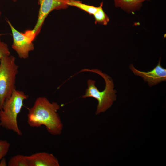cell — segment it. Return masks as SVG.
Listing matches in <instances>:
<instances>
[{"mask_svg":"<svg viewBox=\"0 0 166 166\" xmlns=\"http://www.w3.org/2000/svg\"><path fill=\"white\" fill-rule=\"evenodd\" d=\"M60 109V105L57 103L51 102L45 97H38L33 106L28 109V124L32 127L44 125L51 135H60L62 132L63 126L57 113Z\"/></svg>","mask_w":166,"mask_h":166,"instance_id":"obj_1","label":"cell"},{"mask_svg":"<svg viewBox=\"0 0 166 166\" xmlns=\"http://www.w3.org/2000/svg\"><path fill=\"white\" fill-rule=\"evenodd\" d=\"M4 34H0V38L1 36H2V35H3Z\"/></svg>","mask_w":166,"mask_h":166,"instance_id":"obj_16","label":"cell"},{"mask_svg":"<svg viewBox=\"0 0 166 166\" xmlns=\"http://www.w3.org/2000/svg\"><path fill=\"white\" fill-rule=\"evenodd\" d=\"M7 165L5 158H3L0 160V166H6Z\"/></svg>","mask_w":166,"mask_h":166,"instance_id":"obj_15","label":"cell"},{"mask_svg":"<svg viewBox=\"0 0 166 166\" xmlns=\"http://www.w3.org/2000/svg\"><path fill=\"white\" fill-rule=\"evenodd\" d=\"M68 6H73L78 8L89 13L90 15H93L97 11L98 7L83 4L81 2L77 0H69Z\"/></svg>","mask_w":166,"mask_h":166,"instance_id":"obj_10","label":"cell"},{"mask_svg":"<svg viewBox=\"0 0 166 166\" xmlns=\"http://www.w3.org/2000/svg\"><path fill=\"white\" fill-rule=\"evenodd\" d=\"M10 146V143L6 140H0V160L7 154Z\"/></svg>","mask_w":166,"mask_h":166,"instance_id":"obj_13","label":"cell"},{"mask_svg":"<svg viewBox=\"0 0 166 166\" xmlns=\"http://www.w3.org/2000/svg\"><path fill=\"white\" fill-rule=\"evenodd\" d=\"M11 29L13 37L12 49L20 59H26L29 57L30 53L34 50L33 43L36 35L31 30L24 33L17 30L8 19H6Z\"/></svg>","mask_w":166,"mask_h":166,"instance_id":"obj_5","label":"cell"},{"mask_svg":"<svg viewBox=\"0 0 166 166\" xmlns=\"http://www.w3.org/2000/svg\"><path fill=\"white\" fill-rule=\"evenodd\" d=\"M14 2H16L17 1H18V0H12Z\"/></svg>","mask_w":166,"mask_h":166,"instance_id":"obj_17","label":"cell"},{"mask_svg":"<svg viewBox=\"0 0 166 166\" xmlns=\"http://www.w3.org/2000/svg\"><path fill=\"white\" fill-rule=\"evenodd\" d=\"M8 166H29L26 156L21 154L15 155L10 159Z\"/></svg>","mask_w":166,"mask_h":166,"instance_id":"obj_12","label":"cell"},{"mask_svg":"<svg viewBox=\"0 0 166 166\" xmlns=\"http://www.w3.org/2000/svg\"><path fill=\"white\" fill-rule=\"evenodd\" d=\"M69 0H38L40 8L36 24L32 30L36 36L40 33L44 22L52 11L65 9L69 6Z\"/></svg>","mask_w":166,"mask_h":166,"instance_id":"obj_6","label":"cell"},{"mask_svg":"<svg viewBox=\"0 0 166 166\" xmlns=\"http://www.w3.org/2000/svg\"><path fill=\"white\" fill-rule=\"evenodd\" d=\"M10 55V52L7 44L0 39V63L4 56Z\"/></svg>","mask_w":166,"mask_h":166,"instance_id":"obj_14","label":"cell"},{"mask_svg":"<svg viewBox=\"0 0 166 166\" xmlns=\"http://www.w3.org/2000/svg\"><path fill=\"white\" fill-rule=\"evenodd\" d=\"M116 7H120L127 12L133 13L140 10L145 1L150 0H113Z\"/></svg>","mask_w":166,"mask_h":166,"instance_id":"obj_9","label":"cell"},{"mask_svg":"<svg viewBox=\"0 0 166 166\" xmlns=\"http://www.w3.org/2000/svg\"><path fill=\"white\" fill-rule=\"evenodd\" d=\"M28 98V96L22 91L16 89L14 91L0 110V126L13 131L18 136L22 135L18 127L17 117L24 105V101Z\"/></svg>","mask_w":166,"mask_h":166,"instance_id":"obj_3","label":"cell"},{"mask_svg":"<svg viewBox=\"0 0 166 166\" xmlns=\"http://www.w3.org/2000/svg\"><path fill=\"white\" fill-rule=\"evenodd\" d=\"M89 71L98 74L103 78L105 82L104 89L100 91L95 86V81L91 79L87 81L88 88L85 94L82 97L83 98L88 97L96 99L98 103L95 114L98 115L109 109L116 100V91L114 89V85L112 79L107 74L103 73L97 69H84L81 72Z\"/></svg>","mask_w":166,"mask_h":166,"instance_id":"obj_2","label":"cell"},{"mask_svg":"<svg viewBox=\"0 0 166 166\" xmlns=\"http://www.w3.org/2000/svg\"><path fill=\"white\" fill-rule=\"evenodd\" d=\"M160 62V58L157 65L151 70L147 72L137 70L132 64L129 67L135 75L142 77L149 86L151 87L166 81V69L162 67Z\"/></svg>","mask_w":166,"mask_h":166,"instance_id":"obj_7","label":"cell"},{"mask_svg":"<svg viewBox=\"0 0 166 166\" xmlns=\"http://www.w3.org/2000/svg\"><path fill=\"white\" fill-rule=\"evenodd\" d=\"M18 66L15 57L12 55L6 56L0 63V110L7 99L16 89V76Z\"/></svg>","mask_w":166,"mask_h":166,"instance_id":"obj_4","label":"cell"},{"mask_svg":"<svg viewBox=\"0 0 166 166\" xmlns=\"http://www.w3.org/2000/svg\"><path fill=\"white\" fill-rule=\"evenodd\" d=\"M29 166H59L58 159L53 154L45 152L26 156Z\"/></svg>","mask_w":166,"mask_h":166,"instance_id":"obj_8","label":"cell"},{"mask_svg":"<svg viewBox=\"0 0 166 166\" xmlns=\"http://www.w3.org/2000/svg\"><path fill=\"white\" fill-rule=\"evenodd\" d=\"M1 12H0V17L1 16Z\"/></svg>","mask_w":166,"mask_h":166,"instance_id":"obj_18","label":"cell"},{"mask_svg":"<svg viewBox=\"0 0 166 166\" xmlns=\"http://www.w3.org/2000/svg\"><path fill=\"white\" fill-rule=\"evenodd\" d=\"M103 5V2H102L98 7L97 11L93 15L95 19V24L98 23L106 25L109 22V19L104 11L102 8Z\"/></svg>","mask_w":166,"mask_h":166,"instance_id":"obj_11","label":"cell"}]
</instances>
